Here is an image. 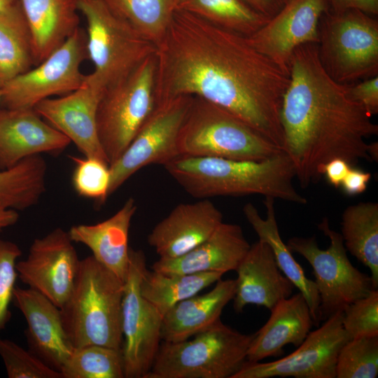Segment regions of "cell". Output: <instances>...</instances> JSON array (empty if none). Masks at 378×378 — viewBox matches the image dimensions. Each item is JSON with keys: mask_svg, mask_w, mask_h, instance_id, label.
Segmentation results:
<instances>
[{"mask_svg": "<svg viewBox=\"0 0 378 378\" xmlns=\"http://www.w3.org/2000/svg\"><path fill=\"white\" fill-rule=\"evenodd\" d=\"M328 1L329 10L334 13L357 9L374 17L378 15V0H328Z\"/></svg>", "mask_w": 378, "mask_h": 378, "instance_id": "obj_42", "label": "cell"}, {"mask_svg": "<svg viewBox=\"0 0 378 378\" xmlns=\"http://www.w3.org/2000/svg\"><path fill=\"white\" fill-rule=\"evenodd\" d=\"M132 197L110 218L92 225L80 224L68 231L73 242L88 247L92 256L125 283L130 265L129 230L136 211Z\"/></svg>", "mask_w": 378, "mask_h": 378, "instance_id": "obj_24", "label": "cell"}, {"mask_svg": "<svg viewBox=\"0 0 378 378\" xmlns=\"http://www.w3.org/2000/svg\"><path fill=\"white\" fill-rule=\"evenodd\" d=\"M254 335L220 320L192 340L162 341L145 378H232L246 363Z\"/></svg>", "mask_w": 378, "mask_h": 378, "instance_id": "obj_5", "label": "cell"}, {"mask_svg": "<svg viewBox=\"0 0 378 378\" xmlns=\"http://www.w3.org/2000/svg\"><path fill=\"white\" fill-rule=\"evenodd\" d=\"M13 300L27 323L24 334L28 350L60 372L75 349L64 330L60 309L30 288L15 286Z\"/></svg>", "mask_w": 378, "mask_h": 378, "instance_id": "obj_18", "label": "cell"}, {"mask_svg": "<svg viewBox=\"0 0 378 378\" xmlns=\"http://www.w3.org/2000/svg\"><path fill=\"white\" fill-rule=\"evenodd\" d=\"M108 10L156 46L163 39L177 0H102Z\"/></svg>", "mask_w": 378, "mask_h": 378, "instance_id": "obj_31", "label": "cell"}, {"mask_svg": "<svg viewBox=\"0 0 378 378\" xmlns=\"http://www.w3.org/2000/svg\"><path fill=\"white\" fill-rule=\"evenodd\" d=\"M124 282L92 255L80 261L71 293L59 308L74 348L100 345L122 349Z\"/></svg>", "mask_w": 378, "mask_h": 378, "instance_id": "obj_4", "label": "cell"}, {"mask_svg": "<svg viewBox=\"0 0 378 378\" xmlns=\"http://www.w3.org/2000/svg\"><path fill=\"white\" fill-rule=\"evenodd\" d=\"M87 29L88 58L94 71L87 78L103 91L131 74L157 52V46L114 15L102 0H79Z\"/></svg>", "mask_w": 378, "mask_h": 378, "instance_id": "obj_7", "label": "cell"}, {"mask_svg": "<svg viewBox=\"0 0 378 378\" xmlns=\"http://www.w3.org/2000/svg\"><path fill=\"white\" fill-rule=\"evenodd\" d=\"M0 15H24L20 0H0Z\"/></svg>", "mask_w": 378, "mask_h": 378, "instance_id": "obj_45", "label": "cell"}, {"mask_svg": "<svg viewBox=\"0 0 378 378\" xmlns=\"http://www.w3.org/2000/svg\"><path fill=\"white\" fill-rule=\"evenodd\" d=\"M20 1L37 65L80 27L78 0Z\"/></svg>", "mask_w": 378, "mask_h": 378, "instance_id": "obj_26", "label": "cell"}, {"mask_svg": "<svg viewBox=\"0 0 378 378\" xmlns=\"http://www.w3.org/2000/svg\"><path fill=\"white\" fill-rule=\"evenodd\" d=\"M1 88H0V99H1Z\"/></svg>", "mask_w": 378, "mask_h": 378, "instance_id": "obj_48", "label": "cell"}, {"mask_svg": "<svg viewBox=\"0 0 378 378\" xmlns=\"http://www.w3.org/2000/svg\"><path fill=\"white\" fill-rule=\"evenodd\" d=\"M0 356L9 378H62L29 350L0 336Z\"/></svg>", "mask_w": 378, "mask_h": 378, "instance_id": "obj_37", "label": "cell"}, {"mask_svg": "<svg viewBox=\"0 0 378 378\" xmlns=\"http://www.w3.org/2000/svg\"><path fill=\"white\" fill-rule=\"evenodd\" d=\"M267 322L255 333L247 363L283 354L287 344L299 346L314 326L309 306L300 292L282 299L271 309Z\"/></svg>", "mask_w": 378, "mask_h": 378, "instance_id": "obj_23", "label": "cell"}, {"mask_svg": "<svg viewBox=\"0 0 378 378\" xmlns=\"http://www.w3.org/2000/svg\"><path fill=\"white\" fill-rule=\"evenodd\" d=\"M76 163L72 182L76 192L83 197L104 203L108 198L111 180L108 163L97 158L72 157Z\"/></svg>", "mask_w": 378, "mask_h": 378, "instance_id": "obj_36", "label": "cell"}, {"mask_svg": "<svg viewBox=\"0 0 378 378\" xmlns=\"http://www.w3.org/2000/svg\"><path fill=\"white\" fill-rule=\"evenodd\" d=\"M60 372L62 378H123L122 349L95 344L75 348Z\"/></svg>", "mask_w": 378, "mask_h": 378, "instance_id": "obj_34", "label": "cell"}, {"mask_svg": "<svg viewBox=\"0 0 378 378\" xmlns=\"http://www.w3.org/2000/svg\"><path fill=\"white\" fill-rule=\"evenodd\" d=\"M237 273L233 307L241 312L248 304L270 310L295 288L279 269L267 243L258 239L251 245L235 270Z\"/></svg>", "mask_w": 378, "mask_h": 378, "instance_id": "obj_21", "label": "cell"}, {"mask_svg": "<svg viewBox=\"0 0 378 378\" xmlns=\"http://www.w3.org/2000/svg\"><path fill=\"white\" fill-rule=\"evenodd\" d=\"M46 172L41 155L0 170V209L24 210L36 204L46 190Z\"/></svg>", "mask_w": 378, "mask_h": 378, "instance_id": "obj_30", "label": "cell"}, {"mask_svg": "<svg viewBox=\"0 0 378 378\" xmlns=\"http://www.w3.org/2000/svg\"><path fill=\"white\" fill-rule=\"evenodd\" d=\"M250 246L239 225L223 222L202 243L178 257L159 258L152 270L165 274H224L236 270Z\"/></svg>", "mask_w": 378, "mask_h": 378, "instance_id": "obj_22", "label": "cell"}, {"mask_svg": "<svg viewBox=\"0 0 378 378\" xmlns=\"http://www.w3.org/2000/svg\"><path fill=\"white\" fill-rule=\"evenodd\" d=\"M19 219V214L14 209H0V232L15 225Z\"/></svg>", "mask_w": 378, "mask_h": 378, "instance_id": "obj_46", "label": "cell"}, {"mask_svg": "<svg viewBox=\"0 0 378 378\" xmlns=\"http://www.w3.org/2000/svg\"><path fill=\"white\" fill-rule=\"evenodd\" d=\"M235 288V279H220L210 291L176 304L163 316L162 341L186 340L214 326L220 320L225 307L232 300Z\"/></svg>", "mask_w": 378, "mask_h": 378, "instance_id": "obj_25", "label": "cell"}, {"mask_svg": "<svg viewBox=\"0 0 378 378\" xmlns=\"http://www.w3.org/2000/svg\"><path fill=\"white\" fill-rule=\"evenodd\" d=\"M351 167L341 158H334L326 163L322 169L324 175L330 184L338 188Z\"/></svg>", "mask_w": 378, "mask_h": 378, "instance_id": "obj_43", "label": "cell"}, {"mask_svg": "<svg viewBox=\"0 0 378 378\" xmlns=\"http://www.w3.org/2000/svg\"><path fill=\"white\" fill-rule=\"evenodd\" d=\"M335 378H376L378 375V335L350 339L340 349Z\"/></svg>", "mask_w": 378, "mask_h": 378, "instance_id": "obj_35", "label": "cell"}, {"mask_svg": "<svg viewBox=\"0 0 378 378\" xmlns=\"http://www.w3.org/2000/svg\"><path fill=\"white\" fill-rule=\"evenodd\" d=\"M341 235L346 251L370 270L373 287H378V204L360 202L342 213Z\"/></svg>", "mask_w": 378, "mask_h": 378, "instance_id": "obj_28", "label": "cell"}, {"mask_svg": "<svg viewBox=\"0 0 378 378\" xmlns=\"http://www.w3.org/2000/svg\"><path fill=\"white\" fill-rule=\"evenodd\" d=\"M21 255L15 243L0 238V334L11 318L10 304L18 277L16 262Z\"/></svg>", "mask_w": 378, "mask_h": 378, "instance_id": "obj_39", "label": "cell"}, {"mask_svg": "<svg viewBox=\"0 0 378 378\" xmlns=\"http://www.w3.org/2000/svg\"><path fill=\"white\" fill-rule=\"evenodd\" d=\"M223 222L222 213L209 200L179 204L153 227L148 243L160 258L178 257L207 239Z\"/></svg>", "mask_w": 378, "mask_h": 378, "instance_id": "obj_20", "label": "cell"}, {"mask_svg": "<svg viewBox=\"0 0 378 378\" xmlns=\"http://www.w3.org/2000/svg\"><path fill=\"white\" fill-rule=\"evenodd\" d=\"M328 0H287L281 9L248 37L258 52L289 74L293 52L307 43H317L321 17Z\"/></svg>", "mask_w": 378, "mask_h": 378, "instance_id": "obj_16", "label": "cell"}, {"mask_svg": "<svg viewBox=\"0 0 378 378\" xmlns=\"http://www.w3.org/2000/svg\"><path fill=\"white\" fill-rule=\"evenodd\" d=\"M337 312L310 331L296 350L267 363H247L232 378H335L336 361L342 346L351 338Z\"/></svg>", "mask_w": 378, "mask_h": 378, "instance_id": "obj_14", "label": "cell"}, {"mask_svg": "<svg viewBox=\"0 0 378 378\" xmlns=\"http://www.w3.org/2000/svg\"><path fill=\"white\" fill-rule=\"evenodd\" d=\"M163 166L195 198L261 195L307 203L293 184L295 171L284 150L261 160L178 155Z\"/></svg>", "mask_w": 378, "mask_h": 378, "instance_id": "obj_3", "label": "cell"}, {"mask_svg": "<svg viewBox=\"0 0 378 378\" xmlns=\"http://www.w3.org/2000/svg\"><path fill=\"white\" fill-rule=\"evenodd\" d=\"M71 141L34 108H0V170L41 153H57Z\"/></svg>", "mask_w": 378, "mask_h": 378, "instance_id": "obj_19", "label": "cell"}, {"mask_svg": "<svg viewBox=\"0 0 378 378\" xmlns=\"http://www.w3.org/2000/svg\"><path fill=\"white\" fill-rule=\"evenodd\" d=\"M342 313V326L351 339L378 335L377 289L348 304Z\"/></svg>", "mask_w": 378, "mask_h": 378, "instance_id": "obj_38", "label": "cell"}, {"mask_svg": "<svg viewBox=\"0 0 378 378\" xmlns=\"http://www.w3.org/2000/svg\"><path fill=\"white\" fill-rule=\"evenodd\" d=\"M318 56L336 82L352 84L378 76V20L360 10H330L318 26Z\"/></svg>", "mask_w": 378, "mask_h": 378, "instance_id": "obj_8", "label": "cell"}, {"mask_svg": "<svg viewBox=\"0 0 378 378\" xmlns=\"http://www.w3.org/2000/svg\"><path fill=\"white\" fill-rule=\"evenodd\" d=\"M351 97L360 104L370 115L378 113V76L349 84Z\"/></svg>", "mask_w": 378, "mask_h": 378, "instance_id": "obj_40", "label": "cell"}, {"mask_svg": "<svg viewBox=\"0 0 378 378\" xmlns=\"http://www.w3.org/2000/svg\"><path fill=\"white\" fill-rule=\"evenodd\" d=\"M87 57L86 32L78 27L34 69L18 75L1 88V106L34 108L46 99L77 90L85 80L80 67Z\"/></svg>", "mask_w": 378, "mask_h": 378, "instance_id": "obj_11", "label": "cell"}, {"mask_svg": "<svg viewBox=\"0 0 378 378\" xmlns=\"http://www.w3.org/2000/svg\"><path fill=\"white\" fill-rule=\"evenodd\" d=\"M371 174L360 169L351 167L344 178L341 186L348 195H356L363 192L371 179Z\"/></svg>", "mask_w": 378, "mask_h": 378, "instance_id": "obj_41", "label": "cell"}, {"mask_svg": "<svg viewBox=\"0 0 378 378\" xmlns=\"http://www.w3.org/2000/svg\"><path fill=\"white\" fill-rule=\"evenodd\" d=\"M34 65L24 15H0V88Z\"/></svg>", "mask_w": 378, "mask_h": 378, "instance_id": "obj_33", "label": "cell"}, {"mask_svg": "<svg viewBox=\"0 0 378 378\" xmlns=\"http://www.w3.org/2000/svg\"><path fill=\"white\" fill-rule=\"evenodd\" d=\"M263 16L270 19L284 6L286 0H242Z\"/></svg>", "mask_w": 378, "mask_h": 378, "instance_id": "obj_44", "label": "cell"}, {"mask_svg": "<svg viewBox=\"0 0 378 378\" xmlns=\"http://www.w3.org/2000/svg\"><path fill=\"white\" fill-rule=\"evenodd\" d=\"M80 261L68 232L57 227L33 241L16 270L22 283L61 308L71 293Z\"/></svg>", "mask_w": 378, "mask_h": 378, "instance_id": "obj_15", "label": "cell"}, {"mask_svg": "<svg viewBox=\"0 0 378 378\" xmlns=\"http://www.w3.org/2000/svg\"><path fill=\"white\" fill-rule=\"evenodd\" d=\"M193 96L181 95L156 105L122 155L109 166L108 197L141 169L179 155L177 139Z\"/></svg>", "mask_w": 378, "mask_h": 378, "instance_id": "obj_13", "label": "cell"}, {"mask_svg": "<svg viewBox=\"0 0 378 378\" xmlns=\"http://www.w3.org/2000/svg\"><path fill=\"white\" fill-rule=\"evenodd\" d=\"M368 153L371 161H377L378 160V144L373 142L369 144Z\"/></svg>", "mask_w": 378, "mask_h": 378, "instance_id": "obj_47", "label": "cell"}, {"mask_svg": "<svg viewBox=\"0 0 378 378\" xmlns=\"http://www.w3.org/2000/svg\"><path fill=\"white\" fill-rule=\"evenodd\" d=\"M266 218H262L255 206L247 203L243 208L246 219L251 225L260 240L270 246L276 262L286 276L304 298L313 318L314 325L319 326L320 298L314 281L307 277L303 268L295 260L291 251L283 241L277 225L274 209V198L265 197Z\"/></svg>", "mask_w": 378, "mask_h": 378, "instance_id": "obj_27", "label": "cell"}, {"mask_svg": "<svg viewBox=\"0 0 378 378\" xmlns=\"http://www.w3.org/2000/svg\"><path fill=\"white\" fill-rule=\"evenodd\" d=\"M371 117L351 97L349 84L336 82L324 70L317 43L293 52L280 120L283 150L301 188L318 182L323 165L332 159L341 158L351 167L371 161L365 139L378 134Z\"/></svg>", "mask_w": 378, "mask_h": 378, "instance_id": "obj_2", "label": "cell"}, {"mask_svg": "<svg viewBox=\"0 0 378 378\" xmlns=\"http://www.w3.org/2000/svg\"><path fill=\"white\" fill-rule=\"evenodd\" d=\"M103 92L85 75L83 85L77 90L57 98L46 99L34 109L73 142L85 157L108 164L97 129V108Z\"/></svg>", "mask_w": 378, "mask_h": 378, "instance_id": "obj_17", "label": "cell"}, {"mask_svg": "<svg viewBox=\"0 0 378 378\" xmlns=\"http://www.w3.org/2000/svg\"><path fill=\"white\" fill-rule=\"evenodd\" d=\"M78 1H79V0H78Z\"/></svg>", "mask_w": 378, "mask_h": 378, "instance_id": "obj_51", "label": "cell"}, {"mask_svg": "<svg viewBox=\"0 0 378 378\" xmlns=\"http://www.w3.org/2000/svg\"><path fill=\"white\" fill-rule=\"evenodd\" d=\"M286 1H287V0H286Z\"/></svg>", "mask_w": 378, "mask_h": 378, "instance_id": "obj_50", "label": "cell"}, {"mask_svg": "<svg viewBox=\"0 0 378 378\" xmlns=\"http://www.w3.org/2000/svg\"><path fill=\"white\" fill-rule=\"evenodd\" d=\"M220 272L165 274L144 272L140 284L141 295L164 315L174 306L216 283L223 276Z\"/></svg>", "mask_w": 378, "mask_h": 378, "instance_id": "obj_29", "label": "cell"}, {"mask_svg": "<svg viewBox=\"0 0 378 378\" xmlns=\"http://www.w3.org/2000/svg\"><path fill=\"white\" fill-rule=\"evenodd\" d=\"M179 155L261 160L283 150L225 109L194 97L180 129Z\"/></svg>", "mask_w": 378, "mask_h": 378, "instance_id": "obj_6", "label": "cell"}, {"mask_svg": "<svg viewBox=\"0 0 378 378\" xmlns=\"http://www.w3.org/2000/svg\"><path fill=\"white\" fill-rule=\"evenodd\" d=\"M156 59L157 104L181 95L200 97L283 150L280 111L289 74L247 36L176 8Z\"/></svg>", "mask_w": 378, "mask_h": 378, "instance_id": "obj_1", "label": "cell"}, {"mask_svg": "<svg viewBox=\"0 0 378 378\" xmlns=\"http://www.w3.org/2000/svg\"><path fill=\"white\" fill-rule=\"evenodd\" d=\"M176 8L246 36L269 20L242 0H178Z\"/></svg>", "mask_w": 378, "mask_h": 378, "instance_id": "obj_32", "label": "cell"}, {"mask_svg": "<svg viewBox=\"0 0 378 378\" xmlns=\"http://www.w3.org/2000/svg\"><path fill=\"white\" fill-rule=\"evenodd\" d=\"M156 71L155 54L103 92L97 129L109 166L122 155L156 107Z\"/></svg>", "mask_w": 378, "mask_h": 378, "instance_id": "obj_9", "label": "cell"}, {"mask_svg": "<svg viewBox=\"0 0 378 378\" xmlns=\"http://www.w3.org/2000/svg\"><path fill=\"white\" fill-rule=\"evenodd\" d=\"M177 2H178V0H177Z\"/></svg>", "mask_w": 378, "mask_h": 378, "instance_id": "obj_49", "label": "cell"}, {"mask_svg": "<svg viewBox=\"0 0 378 378\" xmlns=\"http://www.w3.org/2000/svg\"><path fill=\"white\" fill-rule=\"evenodd\" d=\"M318 228L330 239L327 249L318 247L314 235L292 237L286 245L291 253L300 254L312 266L320 298L321 321H325L375 288L370 275L351 264L341 234L330 228L327 218Z\"/></svg>", "mask_w": 378, "mask_h": 378, "instance_id": "obj_10", "label": "cell"}, {"mask_svg": "<svg viewBox=\"0 0 378 378\" xmlns=\"http://www.w3.org/2000/svg\"><path fill=\"white\" fill-rule=\"evenodd\" d=\"M146 269L144 251L130 248L122 306V353L126 378L146 377L162 340L163 315L140 291Z\"/></svg>", "mask_w": 378, "mask_h": 378, "instance_id": "obj_12", "label": "cell"}]
</instances>
